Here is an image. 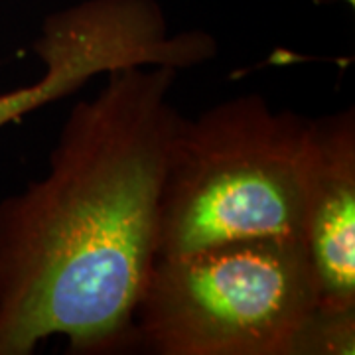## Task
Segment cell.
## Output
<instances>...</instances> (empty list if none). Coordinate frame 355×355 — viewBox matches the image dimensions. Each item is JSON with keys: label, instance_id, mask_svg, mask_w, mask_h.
<instances>
[{"label": "cell", "instance_id": "2", "mask_svg": "<svg viewBox=\"0 0 355 355\" xmlns=\"http://www.w3.org/2000/svg\"><path fill=\"white\" fill-rule=\"evenodd\" d=\"M310 121L241 95L180 116L158 200L156 257L221 243L302 239Z\"/></svg>", "mask_w": 355, "mask_h": 355}, {"label": "cell", "instance_id": "6", "mask_svg": "<svg viewBox=\"0 0 355 355\" xmlns=\"http://www.w3.org/2000/svg\"><path fill=\"white\" fill-rule=\"evenodd\" d=\"M345 2H349V4H352V6H354V2H355V0H345Z\"/></svg>", "mask_w": 355, "mask_h": 355}, {"label": "cell", "instance_id": "3", "mask_svg": "<svg viewBox=\"0 0 355 355\" xmlns=\"http://www.w3.org/2000/svg\"><path fill=\"white\" fill-rule=\"evenodd\" d=\"M318 310L302 239L221 243L156 257L135 342L160 355H304Z\"/></svg>", "mask_w": 355, "mask_h": 355}, {"label": "cell", "instance_id": "5", "mask_svg": "<svg viewBox=\"0 0 355 355\" xmlns=\"http://www.w3.org/2000/svg\"><path fill=\"white\" fill-rule=\"evenodd\" d=\"M302 241L314 268L320 306L355 310V113L310 121Z\"/></svg>", "mask_w": 355, "mask_h": 355}, {"label": "cell", "instance_id": "1", "mask_svg": "<svg viewBox=\"0 0 355 355\" xmlns=\"http://www.w3.org/2000/svg\"><path fill=\"white\" fill-rule=\"evenodd\" d=\"M176 71H109L71 109L48 176L0 202V355L34 354L51 336H65L73 354L135 342L182 116L170 103Z\"/></svg>", "mask_w": 355, "mask_h": 355}, {"label": "cell", "instance_id": "4", "mask_svg": "<svg viewBox=\"0 0 355 355\" xmlns=\"http://www.w3.org/2000/svg\"><path fill=\"white\" fill-rule=\"evenodd\" d=\"M34 50L46 71L36 83L0 95V128L99 73L137 65L190 67L211 60L217 46L205 32L168 34L156 0H81L46 16Z\"/></svg>", "mask_w": 355, "mask_h": 355}]
</instances>
